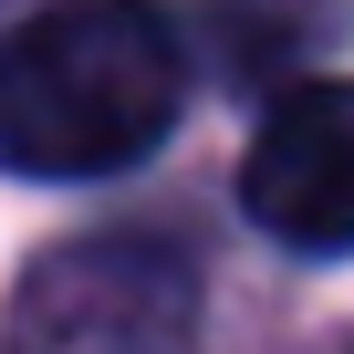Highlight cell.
Returning <instances> with one entry per match:
<instances>
[{"instance_id":"cell-1","label":"cell","mask_w":354,"mask_h":354,"mask_svg":"<svg viewBox=\"0 0 354 354\" xmlns=\"http://www.w3.org/2000/svg\"><path fill=\"white\" fill-rule=\"evenodd\" d=\"M188 104V32L156 0H53L0 42V167L115 177Z\"/></svg>"},{"instance_id":"cell-2","label":"cell","mask_w":354,"mask_h":354,"mask_svg":"<svg viewBox=\"0 0 354 354\" xmlns=\"http://www.w3.org/2000/svg\"><path fill=\"white\" fill-rule=\"evenodd\" d=\"M198 261L156 230H94L21 271L0 354H188Z\"/></svg>"},{"instance_id":"cell-3","label":"cell","mask_w":354,"mask_h":354,"mask_svg":"<svg viewBox=\"0 0 354 354\" xmlns=\"http://www.w3.org/2000/svg\"><path fill=\"white\" fill-rule=\"evenodd\" d=\"M240 209L281 250H313V261L354 250V84H292L261 115L240 156Z\"/></svg>"}]
</instances>
